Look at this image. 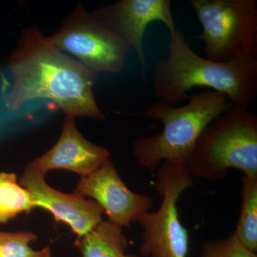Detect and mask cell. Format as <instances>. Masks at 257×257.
Instances as JSON below:
<instances>
[{
  "label": "cell",
  "mask_w": 257,
  "mask_h": 257,
  "mask_svg": "<svg viewBox=\"0 0 257 257\" xmlns=\"http://www.w3.org/2000/svg\"><path fill=\"white\" fill-rule=\"evenodd\" d=\"M109 160V152L105 147L86 140L77 127L75 118L65 115L57 143L28 165L45 175L50 171L63 170L84 177Z\"/></svg>",
  "instance_id": "obj_11"
},
{
  "label": "cell",
  "mask_w": 257,
  "mask_h": 257,
  "mask_svg": "<svg viewBox=\"0 0 257 257\" xmlns=\"http://www.w3.org/2000/svg\"><path fill=\"white\" fill-rule=\"evenodd\" d=\"M35 208L31 194L18 182L16 174L0 172V223L30 214Z\"/></svg>",
  "instance_id": "obj_14"
},
{
  "label": "cell",
  "mask_w": 257,
  "mask_h": 257,
  "mask_svg": "<svg viewBox=\"0 0 257 257\" xmlns=\"http://www.w3.org/2000/svg\"><path fill=\"white\" fill-rule=\"evenodd\" d=\"M192 177L220 180L230 169L257 177V116L232 106L208 125L185 166Z\"/></svg>",
  "instance_id": "obj_4"
},
{
  "label": "cell",
  "mask_w": 257,
  "mask_h": 257,
  "mask_svg": "<svg viewBox=\"0 0 257 257\" xmlns=\"http://www.w3.org/2000/svg\"><path fill=\"white\" fill-rule=\"evenodd\" d=\"M153 94L170 105L188 101L194 87L222 93L234 107L249 109L257 95V57L217 62L197 55L184 34H170L169 55L155 66Z\"/></svg>",
  "instance_id": "obj_2"
},
{
  "label": "cell",
  "mask_w": 257,
  "mask_h": 257,
  "mask_svg": "<svg viewBox=\"0 0 257 257\" xmlns=\"http://www.w3.org/2000/svg\"><path fill=\"white\" fill-rule=\"evenodd\" d=\"M232 106L227 96L211 89L195 93L183 106L157 100L139 115L162 121L163 130L136 140L135 158L148 170H156L165 162L185 167L204 130Z\"/></svg>",
  "instance_id": "obj_3"
},
{
  "label": "cell",
  "mask_w": 257,
  "mask_h": 257,
  "mask_svg": "<svg viewBox=\"0 0 257 257\" xmlns=\"http://www.w3.org/2000/svg\"><path fill=\"white\" fill-rule=\"evenodd\" d=\"M61 51L71 54L94 73L119 74L128 50L126 42L78 4L49 36Z\"/></svg>",
  "instance_id": "obj_7"
},
{
  "label": "cell",
  "mask_w": 257,
  "mask_h": 257,
  "mask_svg": "<svg viewBox=\"0 0 257 257\" xmlns=\"http://www.w3.org/2000/svg\"><path fill=\"white\" fill-rule=\"evenodd\" d=\"M45 176L28 165L19 182L31 194L37 208L49 211L57 222L67 224L78 241L102 221L103 209L78 193L66 194L52 188Z\"/></svg>",
  "instance_id": "obj_10"
},
{
  "label": "cell",
  "mask_w": 257,
  "mask_h": 257,
  "mask_svg": "<svg viewBox=\"0 0 257 257\" xmlns=\"http://www.w3.org/2000/svg\"><path fill=\"white\" fill-rule=\"evenodd\" d=\"M206 58L228 62L256 55V0H191Z\"/></svg>",
  "instance_id": "obj_5"
},
{
  "label": "cell",
  "mask_w": 257,
  "mask_h": 257,
  "mask_svg": "<svg viewBox=\"0 0 257 257\" xmlns=\"http://www.w3.org/2000/svg\"><path fill=\"white\" fill-rule=\"evenodd\" d=\"M12 82L3 98L11 111L28 101L49 99L67 116L104 121L96 103L95 73L51 42L36 27L25 29L8 59Z\"/></svg>",
  "instance_id": "obj_1"
},
{
  "label": "cell",
  "mask_w": 257,
  "mask_h": 257,
  "mask_svg": "<svg viewBox=\"0 0 257 257\" xmlns=\"http://www.w3.org/2000/svg\"><path fill=\"white\" fill-rule=\"evenodd\" d=\"M74 192L97 203L108 220L121 228L130 227L154 204L151 197L128 188L110 160L90 175L81 177Z\"/></svg>",
  "instance_id": "obj_9"
},
{
  "label": "cell",
  "mask_w": 257,
  "mask_h": 257,
  "mask_svg": "<svg viewBox=\"0 0 257 257\" xmlns=\"http://www.w3.org/2000/svg\"><path fill=\"white\" fill-rule=\"evenodd\" d=\"M75 245L82 257H121L126 253L128 241L122 228L107 220L101 221Z\"/></svg>",
  "instance_id": "obj_12"
},
{
  "label": "cell",
  "mask_w": 257,
  "mask_h": 257,
  "mask_svg": "<svg viewBox=\"0 0 257 257\" xmlns=\"http://www.w3.org/2000/svg\"><path fill=\"white\" fill-rule=\"evenodd\" d=\"M93 15L134 48L143 75L147 69L144 37L149 25L160 22L170 34L177 30L170 0H120L98 8Z\"/></svg>",
  "instance_id": "obj_8"
},
{
  "label": "cell",
  "mask_w": 257,
  "mask_h": 257,
  "mask_svg": "<svg viewBox=\"0 0 257 257\" xmlns=\"http://www.w3.org/2000/svg\"><path fill=\"white\" fill-rule=\"evenodd\" d=\"M121 257H139V256H135V255H133V254H126V253H125V254L123 255V256H121Z\"/></svg>",
  "instance_id": "obj_17"
},
{
  "label": "cell",
  "mask_w": 257,
  "mask_h": 257,
  "mask_svg": "<svg viewBox=\"0 0 257 257\" xmlns=\"http://www.w3.org/2000/svg\"><path fill=\"white\" fill-rule=\"evenodd\" d=\"M202 257H257V255L244 247L232 234L226 239L204 243Z\"/></svg>",
  "instance_id": "obj_16"
},
{
  "label": "cell",
  "mask_w": 257,
  "mask_h": 257,
  "mask_svg": "<svg viewBox=\"0 0 257 257\" xmlns=\"http://www.w3.org/2000/svg\"><path fill=\"white\" fill-rule=\"evenodd\" d=\"M193 186L192 177L182 166L162 164L157 174L156 189L162 197L156 211L145 213L137 222L143 229L140 252L150 257H187L189 233L179 218L177 202Z\"/></svg>",
  "instance_id": "obj_6"
},
{
  "label": "cell",
  "mask_w": 257,
  "mask_h": 257,
  "mask_svg": "<svg viewBox=\"0 0 257 257\" xmlns=\"http://www.w3.org/2000/svg\"><path fill=\"white\" fill-rule=\"evenodd\" d=\"M37 239L33 231H0V257H52L49 246L39 250L30 246Z\"/></svg>",
  "instance_id": "obj_15"
},
{
  "label": "cell",
  "mask_w": 257,
  "mask_h": 257,
  "mask_svg": "<svg viewBox=\"0 0 257 257\" xmlns=\"http://www.w3.org/2000/svg\"><path fill=\"white\" fill-rule=\"evenodd\" d=\"M244 247L257 251V177L243 176L241 207L234 233Z\"/></svg>",
  "instance_id": "obj_13"
}]
</instances>
